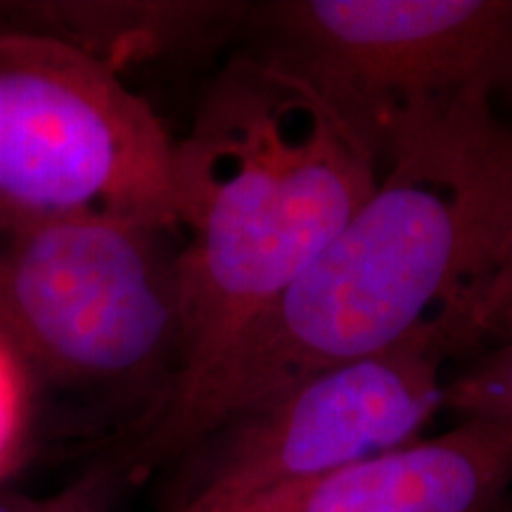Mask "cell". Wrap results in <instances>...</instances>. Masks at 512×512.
Segmentation results:
<instances>
[{"label": "cell", "instance_id": "obj_11", "mask_svg": "<svg viewBox=\"0 0 512 512\" xmlns=\"http://www.w3.org/2000/svg\"><path fill=\"white\" fill-rule=\"evenodd\" d=\"M472 330H475L477 344L486 339H498V344L512 339V207L494 268L479 294Z\"/></svg>", "mask_w": 512, "mask_h": 512}, {"label": "cell", "instance_id": "obj_1", "mask_svg": "<svg viewBox=\"0 0 512 512\" xmlns=\"http://www.w3.org/2000/svg\"><path fill=\"white\" fill-rule=\"evenodd\" d=\"M512 207V126L491 102L396 152L373 197L200 375L119 437L107 472L140 482L256 403L472 316Z\"/></svg>", "mask_w": 512, "mask_h": 512}, {"label": "cell", "instance_id": "obj_10", "mask_svg": "<svg viewBox=\"0 0 512 512\" xmlns=\"http://www.w3.org/2000/svg\"><path fill=\"white\" fill-rule=\"evenodd\" d=\"M36 387L10 342L0 335V479L8 477L27 448Z\"/></svg>", "mask_w": 512, "mask_h": 512}, {"label": "cell", "instance_id": "obj_13", "mask_svg": "<svg viewBox=\"0 0 512 512\" xmlns=\"http://www.w3.org/2000/svg\"><path fill=\"white\" fill-rule=\"evenodd\" d=\"M503 91L510 95L512 98V69H510V74H508V81H505V86H503Z\"/></svg>", "mask_w": 512, "mask_h": 512}, {"label": "cell", "instance_id": "obj_3", "mask_svg": "<svg viewBox=\"0 0 512 512\" xmlns=\"http://www.w3.org/2000/svg\"><path fill=\"white\" fill-rule=\"evenodd\" d=\"M176 228L121 216L0 221V335L38 389L162 406L183 356Z\"/></svg>", "mask_w": 512, "mask_h": 512}, {"label": "cell", "instance_id": "obj_9", "mask_svg": "<svg viewBox=\"0 0 512 512\" xmlns=\"http://www.w3.org/2000/svg\"><path fill=\"white\" fill-rule=\"evenodd\" d=\"M444 411L458 413L460 420L512 422V339L446 380Z\"/></svg>", "mask_w": 512, "mask_h": 512}, {"label": "cell", "instance_id": "obj_2", "mask_svg": "<svg viewBox=\"0 0 512 512\" xmlns=\"http://www.w3.org/2000/svg\"><path fill=\"white\" fill-rule=\"evenodd\" d=\"M380 178L306 83L247 50L228 55L176 140L183 356L171 392L297 280Z\"/></svg>", "mask_w": 512, "mask_h": 512}, {"label": "cell", "instance_id": "obj_7", "mask_svg": "<svg viewBox=\"0 0 512 512\" xmlns=\"http://www.w3.org/2000/svg\"><path fill=\"white\" fill-rule=\"evenodd\" d=\"M512 422L467 418L223 512H501Z\"/></svg>", "mask_w": 512, "mask_h": 512}, {"label": "cell", "instance_id": "obj_8", "mask_svg": "<svg viewBox=\"0 0 512 512\" xmlns=\"http://www.w3.org/2000/svg\"><path fill=\"white\" fill-rule=\"evenodd\" d=\"M247 0H0V31L48 38L124 76L238 48Z\"/></svg>", "mask_w": 512, "mask_h": 512}, {"label": "cell", "instance_id": "obj_4", "mask_svg": "<svg viewBox=\"0 0 512 512\" xmlns=\"http://www.w3.org/2000/svg\"><path fill=\"white\" fill-rule=\"evenodd\" d=\"M238 48L306 83L387 169L427 128L503 91L512 0H264Z\"/></svg>", "mask_w": 512, "mask_h": 512}, {"label": "cell", "instance_id": "obj_12", "mask_svg": "<svg viewBox=\"0 0 512 512\" xmlns=\"http://www.w3.org/2000/svg\"><path fill=\"white\" fill-rule=\"evenodd\" d=\"M112 484L105 472L91 475L55 496H27L0 489V512H107L102 491Z\"/></svg>", "mask_w": 512, "mask_h": 512}, {"label": "cell", "instance_id": "obj_5", "mask_svg": "<svg viewBox=\"0 0 512 512\" xmlns=\"http://www.w3.org/2000/svg\"><path fill=\"white\" fill-rule=\"evenodd\" d=\"M121 216L176 228V140L124 76L0 31V221Z\"/></svg>", "mask_w": 512, "mask_h": 512}, {"label": "cell", "instance_id": "obj_6", "mask_svg": "<svg viewBox=\"0 0 512 512\" xmlns=\"http://www.w3.org/2000/svg\"><path fill=\"white\" fill-rule=\"evenodd\" d=\"M465 349L441 323L233 415L178 460L162 512H223L418 439L444 411L446 358Z\"/></svg>", "mask_w": 512, "mask_h": 512}]
</instances>
